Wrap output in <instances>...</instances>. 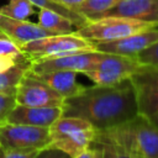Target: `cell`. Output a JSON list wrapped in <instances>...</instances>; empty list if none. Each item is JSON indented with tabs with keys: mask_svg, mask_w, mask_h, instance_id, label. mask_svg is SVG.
I'll list each match as a JSON object with an SVG mask.
<instances>
[{
	"mask_svg": "<svg viewBox=\"0 0 158 158\" xmlns=\"http://www.w3.org/2000/svg\"><path fill=\"white\" fill-rule=\"evenodd\" d=\"M62 115L80 117L96 131L128 122L138 115L133 85L126 79L114 85L85 86L79 94L63 100Z\"/></svg>",
	"mask_w": 158,
	"mask_h": 158,
	"instance_id": "6da1fadb",
	"label": "cell"
},
{
	"mask_svg": "<svg viewBox=\"0 0 158 158\" xmlns=\"http://www.w3.org/2000/svg\"><path fill=\"white\" fill-rule=\"evenodd\" d=\"M120 144L132 158H158V127L142 115L116 127L99 131Z\"/></svg>",
	"mask_w": 158,
	"mask_h": 158,
	"instance_id": "7a4b0ae2",
	"label": "cell"
},
{
	"mask_svg": "<svg viewBox=\"0 0 158 158\" xmlns=\"http://www.w3.org/2000/svg\"><path fill=\"white\" fill-rule=\"evenodd\" d=\"M51 144L65 152L72 158L89 148L96 137V128L88 121L62 115L49 127Z\"/></svg>",
	"mask_w": 158,
	"mask_h": 158,
	"instance_id": "3957f363",
	"label": "cell"
},
{
	"mask_svg": "<svg viewBox=\"0 0 158 158\" xmlns=\"http://www.w3.org/2000/svg\"><path fill=\"white\" fill-rule=\"evenodd\" d=\"M149 28H154V26L139 20L122 16H104L90 21L74 32L93 43H98L120 40Z\"/></svg>",
	"mask_w": 158,
	"mask_h": 158,
	"instance_id": "277c9868",
	"label": "cell"
},
{
	"mask_svg": "<svg viewBox=\"0 0 158 158\" xmlns=\"http://www.w3.org/2000/svg\"><path fill=\"white\" fill-rule=\"evenodd\" d=\"M21 47V51L31 60L63 56L68 53L80 52V51H93L95 49L94 43L80 37L75 32L64 35H51L30 41Z\"/></svg>",
	"mask_w": 158,
	"mask_h": 158,
	"instance_id": "5b68a950",
	"label": "cell"
},
{
	"mask_svg": "<svg viewBox=\"0 0 158 158\" xmlns=\"http://www.w3.org/2000/svg\"><path fill=\"white\" fill-rule=\"evenodd\" d=\"M142 64L136 57L104 53L95 65L86 70L84 75L98 85H114L130 79Z\"/></svg>",
	"mask_w": 158,
	"mask_h": 158,
	"instance_id": "8992f818",
	"label": "cell"
},
{
	"mask_svg": "<svg viewBox=\"0 0 158 158\" xmlns=\"http://www.w3.org/2000/svg\"><path fill=\"white\" fill-rule=\"evenodd\" d=\"M51 144L48 127L9 123L0 125V148L20 152L40 151Z\"/></svg>",
	"mask_w": 158,
	"mask_h": 158,
	"instance_id": "52a82bcc",
	"label": "cell"
},
{
	"mask_svg": "<svg viewBox=\"0 0 158 158\" xmlns=\"http://www.w3.org/2000/svg\"><path fill=\"white\" fill-rule=\"evenodd\" d=\"M138 107V115L151 117L158 112V64H142L130 78Z\"/></svg>",
	"mask_w": 158,
	"mask_h": 158,
	"instance_id": "ba28073f",
	"label": "cell"
},
{
	"mask_svg": "<svg viewBox=\"0 0 158 158\" xmlns=\"http://www.w3.org/2000/svg\"><path fill=\"white\" fill-rule=\"evenodd\" d=\"M102 52L96 49L93 51H80L74 53H68L63 56L47 57L31 60L30 70L33 73H43L52 70H72L75 73L84 74L86 70L91 69L95 63L101 58Z\"/></svg>",
	"mask_w": 158,
	"mask_h": 158,
	"instance_id": "9c48e42d",
	"label": "cell"
},
{
	"mask_svg": "<svg viewBox=\"0 0 158 158\" xmlns=\"http://www.w3.org/2000/svg\"><path fill=\"white\" fill-rule=\"evenodd\" d=\"M16 104L27 106H59L63 105V98L48 86L44 81L38 79L28 69L21 78L16 91Z\"/></svg>",
	"mask_w": 158,
	"mask_h": 158,
	"instance_id": "30bf717a",
	"label": "cell"
},
{
	"mask_svg": "<svg viewBox=\"0 0 158 158\" xmlns=\"http://www.w3.org/2000/svg\"><path fill=\"white\" fill-rule=\"evenodd\" d=\"M157 41H158V27H154L130 35L120 40L109 41V42H98L94 43V47L96 51L104 53L136 57L139 52L148 48Z\"/></svg>",
	"mask_w": 158,
	"mask_h": 158,
	"instance_id": "8fae6325",
	"label": "cell"
},
{
	"mask_svg": "<svg viewBox=\"0 0 158 158\" xmlns=\"http://www.w3.org/2000/svg\"><path fill=\"white\" fill-rule=\"evenodd\" d=\"M60 116L62 107L59 106H27L16 104L9 114L6 122L49 127Z\"/></svg>",
	"mask_w": 158,
	"mask_h": 158,
	"instance_id": "7c38bea8",
	"label": "cell"
},
{
	"mask_svg": "<svg viewBox=\"0 0 158 158\" xmlns=\"http://www.w3.org/2000/svg\"><path fill=\"white\" fill-rule=\"evenodd\" d=\"M0 32L7 38L16 42L19 46H22L30 41L56 35L51 31L44 30L38 23L30 22L27 20H19L11 16L5 15L0 11Z\"/></svg>",
	"mask_w": 158,
	"mask_h": 158,
	"instance_id": "4fadbf2b",
	"label": "cell"
},
{
	"mask_svg": "<svg viewBox=\"0 0 158 158\" xmlns=\"http://www.w3.org/2000/svg\"><path fill=\"white\" fill-rule=\"evenodd\" d=\"M106 16L130 17L158 27V0H121Z\"/></svg>",
	"mask_w": 158,
	"mask_h": 158,
	"instance_id": "5bb4252c",
	"label": "cell"
},
{
	"mask_svg": "<svg viewBox=\"0 0 158 158\" xmlns=\"http://www.w3.org/2000/svg\"><path fill=\"white\" fill-rule=\"evenodd\" d=\"M31 73L35 74L42 81H44L54 91H57L63 99L74 96L80 91H83L85 88L78 81L77 79L78 73L72 70H52V72H43V73L31 72Z\"/></svg>",
	"mask_w": 158,
	"mask_h": 158,
	"instance_id": "9a60e30c",
	"label": "cell"
},
{
	"mask_svg": "<svg viewBox=\"0 0 158 158\" xmlns=\"http://www.w3.org/2000/svg\"><path fill=\"white\" fill-rule=\"evenodd\" d=\"M37 23L44 30L51 31L56 35L72 33L77 30V27L69 19L62 16L54 10L46 9V7H40Z\"/></svg>",
	"mask_w": 158,
	"mask_h": 158,
	"instance_id": "2e32d148",
	"label": "cell"
},
{
	"mask_svg": "<svg viewBox=\"0 0 158 158\" xmlns=\"http://www.w3.org/2000/svg\"><path fill=\"white\" fill-rule=\"evenodd\" d=\"M31 65V59L27 57L19 62L12 68L1 72L0 73V93L5 94H12L15 95L16 88L21 80V78L25 75L27 69Z\"/></svg>",
	"mask_w": 158,
	"mask_h": 158,
	"instance_id": "e0dca14e",
	"label": "cell"
},
{
	"mask_svg": "<svg viewBox=\"0 0 158 158\" xmlns=\"http://www.w3.org/2000/svg\"><path fill=\"white\" fill-rule=\"evenodd\" d=\"M121 0H84L75 11L89 21L98 20L107 15Z\"/></svg>",
	"mask_w": 158,
	"mask_h": 158,
	"instance_id": "ac0fdd59",
	"label": "cell"
},
{
	"mask_svg": "<svg viewBox=\"0 0 158 158\" xmlns=\"http://www.w3.org/2000/svg\"><path fill=\"white\" fill-rule=\"evenodd\" d=\"M28 1H30L32 5H35V6L46 7V9H51V10L57 11V12L60 14L62 16L69 19V20L74 23V26H75L77 28L81 27V26H85L86 23L90 22V21L86 20L84 16H81L80 14H78L77 11H73V10H70V9H68V7H64V6H62V5H58V4L53 2L52 0H28Z\"/></svg>",
	"mask_w": 158,
	"mask_h": 158,
	"instance_id": "d6986e66",
	"label": "cell"
},
{
	"mask_svg": "<svg viewBox=\"0 0 158 158\" xmlns=\"http://www.w3.org/2000/svg\"><path fill=\"white\" fill-rule=\"evenodd\" d=\"M0 11L14 19L27 20L33 14V5L28 0H9L6 5L0 6Z\"/></svg>",
	"mask_w": 158,
	"mask_h": 158,
	"instance_id": "ffe728a7",
	"label": "cell"
},
{
	"mask_svg": "<svg viewBox=\"0 0 158 158\" xmlns=\"http://www.w3.org/2000/svg\"><path fill=\"white\" fill-rule=\"evenodd\" d=\"M93 143L98 144L106 153L107 158H132L120 144L99 131H96V137Z\"/></svg>",
	"mask_w": 158,
	"mask_h": 158,
	"instance_id": "44dd1931",
	"label": "cell"
},
{
	"mask_svg": "<svg viewBox=\"0 0 158 158\" xmlns=\"http://www.w3.org/2000/svg\"><path fill=\"white\" fill-rule=\"evenodd\" d=\"M15 105H16L15 95L0 93V125L6 122V118L11 112V110L15 107Z\"/></svg>",
	"mask_w": 158,
	"mask_h": 158,
	"instance_id": "7402d4cb",
	"label": "cell"
},
{
	"mask_svg": "<svg viewBox=\"0 0 158 158\" xmlns=\"http://www.w3.org/2000/svg\"><path fill=\"white\" fill-rule=\"evenodd\" d=\"M141 64H158V41L136 56Z\"/></svg>",
	"mask_w": 158,
	"mask_h": 158,
	"instance_id": "603a6c76",
	"label": "cell"
},
{
	"mask_svg": "<svg viewBox=\"0 0 158 158\" xmlns=\"http://www.w3.org/2000/svg\"><path fill=\"white\" fill-rule=\"evenodd\" d=\"M0 54L5 56H20L22 54L21 47L7 37H0Z\"/></svg>",
	"mask_w": 158,
	"mask_h": 158,
	"instance_id": "cb8c5ba5",
	"label": "cell"
},
{
	"mask_svg": "<svg viewBox=\"0 0 158 158\" xmlns=\"http://www.w3.org/2000/svg\"><path fill=\"white\" fill-rule=\"evenodd\" d=\"M35 158H72L70 156H68L65 152L60 151L59 148L48 144L44 148L40 149L37 152V154L35 156Z\"/></svg>",
	"mask_w": 158,
	"mask_h": 158,
	"instance_id": "d4e9b609",
	"label": "cell"
},
{
	"mask_svg": "<svg viewBox=\"0 0 158 158\" xmlns=\"http://www.w3.org/2000/svg\"><path fill=\"white\" fill-rule=\"evenodd\" d=\"M25 58H27V56H25L23 53L20 54V56H5V54H0V73L7 70L10 68H12L14 65H16L19 62H21Z\"/></svg>",
	"mask_w": 158,
	"mask_h": 158,
	"instance_id": "484cf974",
	"label": "cell"
},
{
	"mask_svg": "<svg viewBox=\"0 0 158 158\" xmlns=\"http://www.w3.org/2000/svg\"><path fill=\"white\" fill-rule=\"evenodd\" d=\"M38 151L31 152H20V151H10L0 148V158H35Z\"/></svg>",
	"mask_w": 158,
	"mask_h": 158,
	"instance_id": "4316f807",
	"label": "cell"
},
{
	"mask_svg": "<svg viewBox=\"0 0 158 158\" xmlns=\"http://www.w3.org/2000/svg\"><path fill=\"white\" fill-rule=\"evenodd\" d=\"M101 156V149L96 144H91L89 148L84 149L83 152L78 153L73 158H100Z\"/></svg>",
	"mask_w": 158,
	"mask_h": 158,
	"instance_id": "83f0119b",
	"label": "cell"
},
{
	"mask_svg": "<svg viewBox=\"0 0 158 158\" xmlns=\"http://www.w3.org/2000/svg\"><path fill=\"white\" fill-rule=\"evenodd\" d=\"M53 2L58 4V5H62L64 7H68L73 11H75V9L84 1V0H52Z\"/></svg>",
	"mask_w": 158,
	"mask_h": 158,
	"instance_id": "f1b7e54d",
	"label": "cell"
},
{
	"mask_svg": "<svg viewBox=\"0 0 158 158\" xmlns=\"http://www.w3.org/2000/svg\"><path fill=\"white\" fill-rule=\"evenodd\" d=\"M149 120H151V121H152V122L158 127V112H157V114H154L153 116H151V117H149Z\"/></svg>",
	"mask_w": 158,
	"mask_h": 158,
	"instance_id": "f546056e",
	"label": "cell"
},
{
	"mask_svg": "<svg viewBox=\"0 0 158 158\" xmlns=\"http://www.w3.org/2000/svg\"><path fill=\"white\" fill-rule=\"evenodd\" d=\"M93 144H94V143H93ZM96 146H98V144H96ZM98 147H99V146H98ZM100 149H101V148H100ZM100 158H107L106 153H105V152H104L102 149H101V156H100Z\"/></svg>",
	"mask_w": 158,
	"mask_h": 158,
	"instance_id": "4dcf8cb0",
	"label": "cell"
},
{
	"mask_svg": "<svg viewBox=\"0 0 158 158\" xmlns=\"http://www.w3.org/2000/svg\"><path fill=\"white\" fill-rule=\"evenodd\" d=\"M0 37H6V36H5V35H2V33L0 32Z\"/></svg>",
	"mask_w": 158,
	"mask_h": 158,
	"instance_id": "1f68e13d",
	"label": "cell"
}]
</instances>
